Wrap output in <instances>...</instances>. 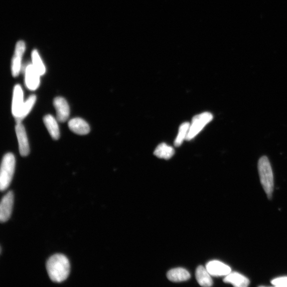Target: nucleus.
I'll return each instance as SVG.
<instances>
[{
    "label": "nucleus",
    "mask_w": 287,
    "mask_h": 287,
    "mask_svg": "<svg viewBox=\"0 0 287 287\" xmlns=\"http://www.w3.org/2000/svg\"><path fill=\"white\" fill-rule=\"evenodd\" d=\"M46 269L52 282L61 283L65 281L69 275L70 263L65 255L55 254L48 260Z\"/></svg>",
    "instance_id": "f257e3e1"
},
{
    "label": "nucleus",
    "mask_w": 287,
    "mask_h": 287,
    "mask_svg": "<svg viewBox=\"0 0 287 287\" xmlns=\"http://www.w3.org/2000/svg\"><path fill=\"white\" fill-rule=\"evenodd\" d=\"M258 170L261 184L269 199L272 198L274 188V179L272 167L268 158L263 156L258 163Z\"/></svg>",
    "instance_id": "f03ea898"
},
{
    "label": "nucleus",
    "mask_w": 287,
    "mask_h": 287,
    "mask_svg": "<svg viewBox=\"0 0 287 287\" xmlns=\"http://www.w3.org/2000/svg\"><path fill=\"white\" fill-rule=\"evenodd\" d=\"M15 159L11 153L6 154L2 159L0 174V189L5 190L9 186L14 172Z\"/></svg>",
    "instance_id": "7ed1b4c3"
},
{
    "label": "nucleus",
    "mask_w": 287,
    "mask_h": 287,
    "mask_svg": "<svg viewBox=\"0 0 287 287\" xmlns=\"http://www.w3.org/2000/svg\"><path fill=\"white\" fill-rule=\"evenodd\" d=\"M213 118V115L210 113H203L194 117L186 140L190 141L194 139L207 124L212 121Z\"/></svg>",
    "instance_id": "20e7f679"
},
{
    "label": "nucleus",
    "mask_w": 287,
    "mask_h": 287,
    "mask_svg": "<svg viewBox=\"0 0 287 287\" xmlns=\"http://www.w3.org/2000/svg\"><path fill=\"white\" fill-rule=\"evenodd\" d=\"M13 205V194L9 191L2 199L0 205V220L5 222L11 217Z\"/></svg>",
    "instance_id": "39448f33"
},
{
    "label": "nucleus",
    "mask_w": 287,
    "mask_h": 287,
    "mask_svg": "<svg viewBox=\"0 0 287 287\" xmlns=\"http://www.w3.org/2000/svg\"><path fill=\"white\" fill-rule=\"evenodd\" d=\"M15 130L18 141L20 154L22 156H26L29 153V145L25 127L21 123H17Z\"/></svg>",
    "instance_id": "423d86ee"
},
{
    "label": "nucleus",
    "mask_w": 287,
    "mask_h": 287,
    "mask_svg": "<svg viewBox=\"0 0 287 287\" xmlns=\"http://www.w3.org/2000/svg\"><path fill=\"white\" fill-rule=\"evenodd\" d=\"M53 105L57 111L58 121L66 122L70 115V108L67 101L61 97L56 98L54 100Z\"/></svg>",
    "instance_id": "0eeeda50"
},
{
    "label": "nucleus",
    "mask_w": 287,
    "mask_h": 287,
    "mask_svg": "<svg viewBox=\"0 0 287 287\" xmlns=\"http://www.w3.org/2000/svg\"><path fill=\"white\" fill-rule=\"evenodd\" d=\"M25 51V44L23 41H19L15 46L14 54L12 62V74L14 77H17L21 69V59Z\"/></svg>",
    "instance_id": "6e6552de"
},
{
    "label": "nucleus",
    "mask_w": 287,
    "mask_h": 287,
    "mask_svg": "<svg viewBox=\"0 0 287 287\" xmlns=\"http://www.w3.org/2000/svg\"><path fill=\"white\" fill-rule=\"evenodd\" d=\"M40 75L33 65H29L25 70V85L30 91H35L40 84Z\"/></svg>",
    "instance_id": "1a4fd4ad"
},
{
    "label": "nucleus",
    "mask_w": 287,
    "mask_h": 287,
    "mask_svg": "<svg viewBox=\"0 0 287 287\" xmlns=\"http://www.w3.org/2000/svg\"><path fill=\"white\" fill-rule=\"evenodd\" d=\"M209 274L214 277L226 276L231 273V268L219 261H212L206 266Z\"/></svg>",
    "instance_id": "9d476101"
},
{
    "label": "nucleus",
    "mask_w": 287,
    "mask_h": 287,
    "mask_svg": "<svg viewBox=\"0 0 287 287\" xmlns=\"http://www.w3.org/2000/svg\"><path fill=\"white\" fill-rule=\"evenodd\" d=\"M23 92L20 85H16L14 87L12 102V114L14 118L19 115L23 105Z\"/></svg>",
    "instance_id": "9b49d317"
},
{
    "label": "nucleus",
    "mask_w": 287,
    "mask_h": 287,
    "mask_svg": "<svg viewBox=\"0 0 287 287\" xmlns=\"http://www.w3.org/2000/svg\"><path fill=\"white\" fill-rule=\"evenodd\" d=\"M70 130L76 134L85 135L90 132V127L84 120L76 118L72 119L68 123Z\"/></svg>",
    "instance_id": "f8f14e48"
},
{
    "label": "nucleus",
    "mask_w": 287,
    "mask_h": 287,
    "mask_svg": "<svg viewBox=\"0 0 287 287\" xmlns=\"http://www.w3.org/2000/svg\"><path fill=\"white\" fill-rule=\"evenodd\" d=\"M223 281L237 287H246L250 284L248 278L238 273H230Z\"/></svg>",
    "instance_id": "ddd939ff"
},
{
    "label": "nucleus",
    "mask_w": 287,
    "mask_h": 287,
    "mask_svg": "<svg viewBox=\"0 0 287 287\" xmlns=\"http://www.w3.org/2000/svg\"><path fill=\"white\" fill-rule=\"evenodd\" d=\"M167 278L171 282L178 283L188 281L190 275L186 269L178 268L170 270L167 274Z\"/></svg>",
    "instance_id": "4468645a"
},
{
    "label": "nucleus",
    "mask_w": 287,
    "mask_h": 287,
    "mask_svg": "<svg viewBox=\"0 0 287 287\" xmlns=\"http://www.w3.org/2000/svg\"><path fill=\"white\" fill-rule=\"evenodd\" d=\"M43 121L52 139L58 140L60 138V131L57 120L52 116L48 115L44 117Z\"/></svg>",
    "instance_id": "2eb2a0df"
},
{
    "label": "nucleus",
    "mask_w": 287,
    "mask_h": 287,
    "mask_svg": "<svg viewBox=\"0 0 287 287\" xmlns=\"http://www.w3.org/2000/svg\"><path fill=\"white\" fill-rule=\"evenodd\" d=\"M211 275L206 268L203 266H199L196 271L197 281L199 285L202 287H209L213 285Z\"/></svg>",
    "instance_id": "dca6fc26"
},
{
    "label": "nucleus",
    "mask_w": 287,
    "mask_h": 287,
    "mask_svg": "<svg viewBox=\"0 0 287 287\" xmlns=\"http://www.w3.org/2000/svg\"><path fill=\"white\" fill-rule=\"evenodd\" d=\"M36 101V95H32L30 96L26 102H24L19 115L18 117L15 118V122L17 124L21 123L23 120L28 115L34 106Z\"/></svg>",
    "instance_id": "f3484780"
},
{
    "label": "nucleus",
    "mask_w": 287,
    "mask_h": 287,
    "mask_svg": "<svg viewBox=\"0 0 287 287\" xmlns=\"http://www.w3.org/2000/svg\"><path fill=\"white\" fill-rule=\"evenodd\" d=\"M174 154L173 147L167 145L165 143L158 145L154 150V154L158 158L169 159Z\"/></svg>",
    "instance_id": "a211bd4d"
},
{
    "label": "nucleus",
    "mask_w": 287,
    "mask_h": 287,
    "mask_svg": "<svg viewBox=\"0 0 287 287\" xmlns=\"http://www.w3.org/2000/svg\"><path fill=\"white\" fill-rule=\"evenodd\" d=\"M190 125V124L187 122L183 123L180 125L177 137L174 141V145L175 146H180L182 144L183 141L186 139Z\"/></svg>",
    "instance_id": "6ab92c4d"
},
{
    "label": "nucleus",
    "mask_w": 287,
    "mask_h": 287,
    "mask_svg": "<svg viewBox=\"0 0 287 287\" xmlns=\"http://www.w3.org/2000/svg\"><path fill=\"white\" fill-rule=\"evenodd\" d=\"M33 65L40 75H43L45 73V67L37 51L34 50L31 54Z\"/></svg>",
    "instance_id": "aec40b11"
},
{
    "label": "nucleus",
    "mask_w": 287,
    "mask_h": 287,
    "mask_svg": "<svg viewBox=\"0 0 287 287\" xmlns=\"http://www.w3.org/2000/svg\"><path fill=\"white\" fill-rule=\"evenodd\" d=\"M271 284L276 287H287V277L276 278L271 281Z\"/></svg>",
    "instance_id": "412c9836"
}]
</instances>
